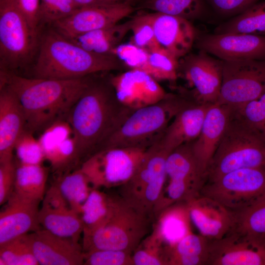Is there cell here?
Wrapping results in <instances>:
<instances>
[{"label":"cell","mask_w":265,"mask_h":265,"mask_svg":"<svg viewBox=\"0 0 265 265\" xmlns=\"http://www.w3.org/2000/svg\"><path fill=\"white\" fill-rule=\"evenodd\" d=\"M117 98L109 78L91 81L68 115L80 163L102 150L134 111Z\"/></svg>","instance_id":"obj_1"},{"label":"cell","mask_w":265,"mask_h":265,"mask_svg":"<svg viewBox=\"0 0 265 265\" xmlns=\"http://www.w3.org/2000/svg\"><path fill=\"white\" fill-rule=\"evenodd\" d=\"M90 76L70 80L28 78L0 69V87H8L17 96L25 115L26 130L34 133L67 119L89 84Z\"/></svg>","instance_id":"obj_2"},{"label":"cell","mask_w":265,"mask_h":265,"mask_svg":"<svg viewBox=\"0 0 265 265\" xmlns=\"http://www.w3.org/2000/svg\"><path fill=\"white\" fill-rule=\"evenodd\" d=\"M121 65L115 56L88 52L52 28L41 37L32 75L38 78L76 79L119 70Z\"/></svg>","instance_id":"obj_3"},{"label":"cell","mask_w":265,"mask_h":265,"mask_svg":"<svg viewBox=\"0 0 265 265\" xmlns=\"http://www.w3.org/2000/svg\"><path fill=\"white\" fill-rule=\"evenodd\" d=\"M192 101L183 94L168 93L160 101L135 110L102 150L114 147L148 149L160 140L176 114Z\"/></svg>","instance_id":"obj_4"},{"label":"cell","mask_w":265,"mask_h":265,"mask_svg":"<svg viewBox=\"0 0 265 265\" xmlns=\"http://www.w3.org/2000/svg\"><path fill=\"white\" fill-rule=\"evenodd\" d=\"M265 167V141L234 113L206 174L211 182L231 171Z\"/></svg>","instance_id":"obj_5"},{"label":"cell","mask_w":265,"mask_h":265,"mask_svg":"<svg viewBox=\"0 0 265 265\" xmlns=\"http://www.w3.org/2000/svg\"><path fill=\"white\" fill-rule=\"evenodd\" d=\"M154 219L130 206L118 194L114 195L107 219L91 235L82 238L83 251L110 249L132 253L151 232Z\"/></svg>","instance_id":"obj_6"},{"label":"cell","mask_w":265,"mask_h":265,"mask_svg":"<svg viewBox=\"0 0 265 265\" xmlns=\"http://www.w3.org/2000/svg\"><path fill=\"white\" fill-rule=\"evenodd\" d=\"M191 143L182 145L168 155L164 186L154 210L155 216L178 203H187L200 195L206 182L192 151Z\"/></svg>","instance_id":"obj_7"},{"label":"cell","mask_w":265,"mask_h":265,"mask_svg":"<svg viewBox=\"0 0 265 265\" xmlns=\"http://www.w3.org/2000/svg\"><path fill=\"white\" fill-rule=\"evenodd\" d=\"M169 153L157 143L149 148L131 178L118 187V194L127 204L154 218V210L165 183Z\"/></svg>","instance_id":"obj_8"},{"label":"cell","mask_w":265,"mask_h":265,"mask_svg":"<svg viewBox=\"0 0 265 265\" xmlns=\"http://www.w3.org/2000/svg\"><path fill=\"white\" fill-rule=\"evenodd\" d=\"M37 34L14 0H0L1 69L13 72L25 66L36 49Z\"/></svg>","instance_id":"obj_9"},{"label":"cell","mask_w":265,"mask_h":265,"mask_svg":"<svg viewBox=\"0 0 265 265\" xmlns=\"http://www.w3.org/2000/svg\"><path fill=\"white\" fill-rule=\"evenodd\" d=\"M200 195L231 212L246 208L265 198V167L244 168L224 174L204 185Z\"/></svg>","instance_id":"obj_10"},{"label":"cell","mask_w":265,"mask_h":265,"mask_svg":"<svg viewBox=\"0 0 265 265\" xmlns=\"http://www.w3.org/2000/svg\"><path fill=\"white\" fill-rule=\"evenodd\" d=\"M135 148H109L85 160L80 168L93 188L119 187L132 177L146 151Z\"/></svg>","instance_id":"obj_11"},{"label":"cell","mask_w":265,"mask_h":265,"mask_svg":"<svg viewBox=\"0 0 265 265\" xmlns=\"http://www.w3.org/2000/svg\"><path fill=\"white\" fill-rule=\"evenodd\" d=\"M265 92V59L222 60V80L217 103L238 108Z\"/></svg>","instance_id":"obj_12"},{"label":"cell","mask_w":265,"mask_h":265,"mask_svg":"<svg viewBox=\"0 0 265 265\" xmlns=\"http://www.w3.org/2000/svg\"><path fill=\"white\" fill-rule=\"evenodd\" d=\"M178 77L190 88L196 101L212 104L217 102L222 84V60L202 51L188 53L179 60Z\"/></svg>","instance_id":"obj_13"},{"label":"cell","mask_w":265,"mask_h":265,"mask_svg":"<svg viewBox=\"0 0 265 265\" xmlns=\"http://www.w3.org/2000/svg\"><path fill=\"white\" fill-rule=\"evenodd\" d=\"M207 265H265V238L230 232L210 240Z\"/></svg>","instance_id":"obj_14"},{"label":"cell","mask_w":265,"mask_h":265,"mask_svg":"<svg viewBox=\"0 0 265 265\" xmlns=\"http://www.w3.org/2000/svg\"><path fill=\"white\" fill-rule=\"evenodd\" d=\"M134 10L132 4L124 2L81 7L52 25L63 36L69 37L114 26Z\"/></svg>","instance_id":"obj_15"},{"label":"cell","mask_w":265,"mask_h":265,"mask_svg":"<svg viewBox=\"0 0 265 265\" xmlns=\"http://www.w3.org/2000/svg\"><path fill=\"white\" fill-rule=\"evenodd\" d=\"M197 46L223 61L265 59V35L214 33L199 38Z\"/></svg>","instance_id":"obj_16"},{"label":"cell","mask_w":265,"mask_h":265,"mask_svg":"<svg viewBox=\"0 0 265 265\" xmlns=\"http://www.w3.org/2000/svg\"><path fill=\"white\" fill-rule=\"evenodd\" d=\"M109 80L118 100L133 110L155 104L168 94L157 80L140 70L129 69Z\"/></svg>","instance_id":"obj_17"},{"label":"cell","mask_w":265,"mask_h":265,"mask_svg":"<svg viewBox=\"0 0 265 265\" xmlns=\"http://www.w3.org/2000/svg\"><path fill=\"white\" fill-rule=\"evenodd\" d=\"M40 202L13 191L0 212V245L40 229L38 220Z\"/></svg>","instance_id":"obj_18"},{"label":"cell","mask_w":265,"mask_h":265,"mask_svg":"<svg viewBox=\"0 0 265 265\" xmlns=\"http://www.w3.org/2000/svg\"><path fill=\"white\" fill-rule=\"evenodd\" d=\"M232 109L215 103L210 105L198 137L192 142L193 153L198 165L206 174L213 155L229 122Z\"/></svg>","instance_id":"obj_19"},{"label":"cell","mask_w":265,"mask_h":265,"mask_svg":"<svg viewBox=\"0 0 265 265\" xmlns=\"http://www.w3.org/2000/svg\"><path fill=\"white\" fill-rule=\"evenodd\" d=\"M155 38L160 49L180 59L189 53L196 38L190 21L159 12L152 13Z\"/></svg>","instance_id":"obj_20"},{"label":"cell","mask_w":265,"mask_h":265,"mask_svg":"<svg viewBox=\"0 0 265 265\" xmlns=\"http://www.w3.org/2000/svg\"><path fill=\"white\" fill-rule=\"evenodd\" d=\"M34 254L41 265H82V246L73 240L40 229L28 234Z\"/></svg>","instance_id":"obj_21"},{"label":"cell","mask_w":265,"mask_h":265,"mask_svg":"<svg viewBox=\"0 0 265 265\" xmlns=\"http://www.w3.org/2000/svg\"><path fill=\"white\" fill-rule=\"evenodd\" d=\"M191 222L209 240L222 238L231 231L233 212L217 201L200 195L186 203Z\"/></svg>","instance_id":"obj_22"},{"label":"cell","mask_w":265,"mask_h":265,"mask_svg":"<svg viewBox=\"0 0 265 265\" xmlns=\"http://www.w3.org/2000/svg\"><path fill=\"white\" fill-rule=\"evenodd\" d=\"M210 105L193 101L182 108L157 143L170 153L182 145L195 141L200 134Z\"/></svg>","instance_id":"obj_23"},{"label":"cell","mask_w":265,"mask_h":265,"mask_svg":"<svg viewBox=\"0 0 265 265\" xmlns=\"http://www.w3.org/2000/svg\"><path fill=\"white\" fill-rule=\"evenodd\" d=\"M23 107L15 94L5 86L0 87V163L14 159L15 144L26 130Z\"/></svg>","instance_id":"obj_24"},{"label":"cell","mask_w":265,"mask_h":265,"mask_svg":"<svg viewBox=\"0 0 265 265\" xmlns=\"http://www.w3.org/2000/svg\"><path fill=\"white\" fill-rule=\"evenodd\" d=\"M190 223L187 203H176L154 216L148 237L163 248L170 246L192 232Z\"/></svg>","instance_id":"obj_25"},{"label":"cell","mask_w":265,"mask_h":265,"mask_svg":"<svg viewBox=\"0 0 265 265\" xmlns=\"http://www.w3.org/2000/svg\"><path fill=\"white\" fill-rule=\"evenodd\" d=\"M210 240L190 232L175 244L163 248L166 265H207Z\"/></svg>","instance_id":"obj_26"},{"label":"cell","mask_w":265,"mask_h":265,"mask_svg":"<svg viewBox=\"0 0 265 265\" xmlns=\"http://www.w3.org/2000/svg\"><path fill=\"white\" fill-rule=\"evenodd\" d=\"M131 20L111 26L65 37L84 50L99 55H113V50L131 29Z\"/></svg>","instance_id":"obj_27"},{"label":"cell","mask_w":265,"mask_h":265,"mask_svg":"<svg viewBox=\"0 0 265 265\" xmlns=\"http://www.w3.org/2000/svg\"><path fill=\"white\" fill-rule=\"evenodd\" d=\"M38 220L42 229L79 243L83 233V223L80 215L72 209L52 210L41 207Z\"/></svg>","instance_id":"obj_28"},{"label":"cell","mask_w":265,"mask_h":265,"mask_svg":"<svg viewBox=\"0 0 265 265\" xmlns=\"http://www.w3.org/2000/svg\"><path fill=\"white\" fill-rule=\"evenodd\" d=\"M14 192L22 197L42 201L49 169L42 164H25L16 161Z\"/></svg>","instance_id":"obj_29"},{"label":"cell","mask_w":265,"mask_h":265,"mask_svg":"<svg viewBox=\"0 0 265 265\" xmlns=\"http://www.w3.org/2000/svg\"><path fill=\"white\" fill-rule=\"evenodd\" d=\"M114 195L93 188L83 204L81 217L83 223L82 238H87L102 226L109 216Z\"/></svg>","instance_id":"obj_30"},{"label":"cell","mask_w":265,"mask_h":265,"mask_svg":"<svg viewBox=\"0 0 265 265\" xmlns=\"http://www.w3.org/2000/svg\"><path fill=\"white\" fill-rule=\"evenodd\" d=\"M227 33L265 35V0L256 3L214 30V33Z\"/></svg>","instance_id":"obj_31"},{"label":"cell","mask_w":265,"mask_h":265,"mask_svg":"<svg viewBox=\"0 0 265 265\" xmlns=\"http://www.w3.org/2000/svg\"><path fill=\"white\" fill-rule=\"evenodd\" d=\"M53 184L58 187L70 208L80 215L82 206L93 189L80 168L54 180Z\"/></svg>","instance_id":"obj_32"},{"label":"cell","mask_w":265,"mask_h":265,"mask_svg":"<svg viewBox=\"0 0 265 265\" xmlns=\"http://www.w3.org/2000/svg\"><path fill=\"white\" fill-rule=\"evenodd\" d=\"M206 3V0H143L141 7L190 21L204 15Z\"/></svg>","instance_id":"obj_33"},{"label":"cell","mask_w":265,"mask_h":265,"mask_svg":"<svg viewBox=\"0 0 265 265\" xmlns=\"http://www.w3.org/2000/svg\"><path fill=\"white\" fill-rule=\"evenodd\" d=\"M232 212L234 224L231 232L265 238V198L242 210Z\"/></svg>","instance_id":"obj_34"},{"label":"cell","mask_w":265,"mask_h":265,"mask_svg":"<svg viewBox=\"0 0 265 265\" xmlns=\"http://www.w3.org/2000/svg\"><path fill=\"white\" fill-rule=\"evenodd\" d=\"M28 234L0 245V265H39L33 252Z\"/></svg>","instance_id":"obj_35"},{"label":"cell","mask_w":265,"mask_h":265,"mask_svg":"<svg viewBox=\"0 0 265 265\" xmlns=\"http://www.w3.org/2000/svg\"><path fill=\"white\" fill-rule=\"evenodd\" d=\"M179 59L161 49L149 52L146 73L158 81H175L178 78Z\"/></svg>","instance_id":"obj_36"},{"label":"cell","mask_w":265,"mask_h":265,"mask_svg":"<svg viewBox=\"0 0 265 265\" xmlns=\"http://www.w3.org/2000/svg\"><path fill=\"white\" fill-rule=\"evenodd\" d=\"M131 21L132 35L130 42L148 52L160 49L155 38L152 13H140Z\"/></svg>","instance_id":"obj_37"},{"label":"cell","mask_w":265,"mask_h":265,"mask_svg":"<svg viewBox=\"0 0 265 265\" xmlns=\"http://www.w3.org/2000/svg\"><path fill=\"white\" fill-rule=\"evenodd\" d=\"M232 109L236 116L265 141V92L257 99Z\"/></svg>","instance_id":"obj_38"},{"label":"cell","mask_w":265,"mask_h":265,"mask_svg":"<svg viewBox=\"0 0 265 265\" xmlns=\"http://www.w3.org/2000/svg\"><path fill=\"white\" fill-rule=\"evenodd\" d=\"M33 133L25 130L17 140L14 152L16 161L25 164H42L46 160L43 148Z\"/></svg>","instance_id":"obj_39"},{"label":"cell","mask_w":265,"mask_h":265,"mask_svg":"<svg viewBox=\"0 0 265 265\" xmlns=\"http://www.w3.org/2000/svg\"><path fill=\"white\" fill-rule=\"evenodd\" d=\"M149 52L131 42L120 44L112 51L115 56L122 64L130 69L147 71Z\"/></svg>","instance_id":"obj_40"},{"label":"cell","mask_w":265,"mask_h":265,"mask_svg":"<svg viewBox=\"0 0 265 265\" xmlns=\"http://www.w3.org/2000/svg\"><path fill=\"white\" fill-rule=\"evenodd\" d=\"M79 8L73 0H41L40 22L52 25L70 16Z\"/></svg>","instance_id":"obj_41"},{"label":"cell","mask_w":265,"mask_h":265,"mask_svg":"<svg viewBox=\"0 0 265 265\" xmlns=\"http://www.w3.org/2000/svg\"><path fill=\"white\" fill-rule=\"evenodd\" d=\"M83 253L84 265H133L132 253L126 251L98 249Z\"/></svg>","instance_id":"obj_42"},{"label":"cell","mask_w":265,"mask_h":265,"mask_svg":"<svg viewBox=\"0 0 265 265\" xmlns=\"http://www.w3.org/2000/svg\"><path fill=\"white\" fill-rule=\"evenodd\" d=\"M133 265H166L163 248L147 236L132 254Z\"/></svg>","instance_id":"obj_43"},{"label":"cell","mask_w":265,"mask_h":265,"mask_svg":"<svg viewBox=\"0 0 265 265\" xmlns=\"http://www.w3.org/2000/svg\"><path fill=\"white\" fill-rule=\"evenodd\" d=\"M259 0H206L214 11L222 16H235L258 2Z\"/></svg>","instance_id":"obj_44"},{"label":"cell","mask_w":265,"mask_h":265,"mask_svg":"<svg viewBox=\"0 0 265 265\" xmlns=\"http://www.w3.org/2000/svg\"><path fill=\"white\" fill-rule=\"evenodd\" d=\"M16 162L14 159L0 163V205L7 202L14 190Z\"/></svg>","instance_id":"obj_45"},{"label":"cell","mask_w":265,"mask_h":265,"mask_svg":"<svg viewBox=\"0 0 265 265\" xmlns=\"http://www.w3.org/2000/svg\"><path fill=\"white\" fill-rule=\"evenodd\" d=\"M41 0H14L18 8L28 22L32 29L38 32L40 23Z\"/></svg>","instance_id":"obj_46"},{"label":"cell","mask_w":265,"mask_h":265,"mask_svg":"<svg viewBox=\"0 0 265 265\" xmlns=\"http://www.w3.org/2000/svg\"><path fill=\"white\" fill-rule=\"evenodd\" d=\"M41 207L52 210L71 209L58 187L53 184L46 191Z\"/></svg>","instance_id":"obj_47"},{"label":"cell","mask_w":265,"mask_h":265,"mask_svg":"<svg viewBox=\"0 0 265 265\" xmlns=\"http://www.w3.org/2000/svg\"><path fill=\"white\" fill-rule=\"evenodd\" d=\"M80 7L89 6L95 5H99L112 2H113L106 0H73Z\"/></svg>","instance_id":"obj_48"},{"label":"cell","mask_w":265,"mask_h":265,"mask_svg":"<svg viewBox=\"0 0 265 265\" xmlns=\"http://www.w3.org/2000/svg\"><path fill=\"white\" fill-rule=\"evenodd\" d=\"M110 1L113 2H128L132 4L133 3L136 1L138 0H106Z\"/></svg>","instance_id":"obj_49"}]
</instances>
